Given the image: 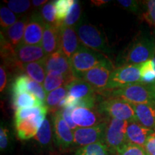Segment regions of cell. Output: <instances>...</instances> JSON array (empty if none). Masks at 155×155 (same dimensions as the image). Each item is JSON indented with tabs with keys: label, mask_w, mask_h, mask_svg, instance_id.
I'll return each mask as SVG.
<instances>
[{
	"label": "cell",
	"mask_w": 155,
	"mask_h": 155,
	"mask_svg": "<svg viewBox=\"0 0 155 155\" xmlns=\"http://www.w3.org/2000/svg\"><path fill=\"white\" fill-rule=\"evenodd\" d=\"M155 54V43L152 37L140 35L136 37L120 55L123 65H140L152 59Z\"/></svg>",
	"instance_id": "6da1fadb"
},
{
	"label": "cell",
	"mask_w": 155,
	"mask_h": 155,
	"mask_svg": "<svg viewBox=\"0 0 155 155\" xmlns=\"http://www.w3.org/2000/svg\"><path fill=\"white\" fill-rule=\"evenodd\" d=\"M99 95L106 98H120L131 104H147L155 101V91L152 85L138 83L115 90H106Z\"/></svg>",
	"instance_id": "7a4b0ae2"
},
{
	"label": "cell",
	"mask_w": 155,
	"mask_h": 155,
	"mask_svg": "<svg viewBox=\"0 0 155 155\" xmlns=\"http://www.w3.org/2000/svg\"><path fill=\"white\" fill-rule=\"evenodd\" d=\"M69 60L73 75L76 79H81L85 73L108 59L101 53L81 45Z\"/></svg>",
	"instance_id": "3957f363"
},
{
	"label": "cell",
	"mask_w": 155,
	"mask_h": 155,
	"mask_svg": "<svg viewBox=\"0 0 155 155\" xmlns=\"http://www.w3.org/2000/svg\"><path fill=\"white\" fill-rule=\"evenodd\" d=\"M96 107L98 112L106 118L129 122L137 121L132 105L120 98H106L100 101Z\"/></svg>",
	"instance_id": "277c9868"
},
{
	"label": "cell",
	"mask_w": 155,
	"mask_h": 155,
	"mask_svg": "<svg viewBox=\"0 0 155 155\" xmlns=\"http://www.w3.org/2000/svg\"><path fill=\"white\" fill-rule=\"evenodd\" d=\"M129 121L108 118L104 143L108 152L117 154L127 144V129Z\"/></svg>",
	"instance_id": "5b68a950"
},
{
	"label": "cell",
	"mask_w": 155,
	"mask_h": 155,
	"mask_svg": "<svg viewBox=\"0 0 155 155\" xmlns=\"http://www.w3.org/2000/svg\"><path fill=\"white\" fill-rule=\"evenodd\" d=\"M76 26L75 30L82 45L98 53H107L109 52L105 38L102 36L96 26L81 22Z\"/></svg>",
	"instance_id": "8992f818"
},
{
	"label": "cell",
	"mask_w": 155,
	"mask_h": 155,
	"mask_svg": "<svg viewBox=\"0 0 155 155\" xmlns=\"http://www.w3.org/2000/svg\"><path fill=\"white\" fill-rule=\"evenodd\" d=\"M138 83H140V65H121L111 73L106 90H115Z\"/></svg>",
	"instance_id": "52a82bcc"
},
{
	"label": "cell",
	"mask_w": 155,
	"mask_h": 155,
	"mask_svg": "<svg viewBox=\"0 0 155 155\" xmlns=\"http://www.w3.org/2000/svg\"><path fill=\"white\" fill-rule=\"evenodd\" d=\"M114 70V68L111 62L107 60L88 71L83 75L81 79L91 85L99 94L106 90Z\"/></svg>",
	"instance_id": "ba28073f"
},
{
	"label": "cell",
	"mask_w": 155,
	"mask_h": 155,
	"mask_svg": "<svg viewBox=\"0 0 155 155\" xmlns=\"http://www.w3.org/2000/svg\"><path fill=\"white\" fill-rule=\"evenodd\" d=\"M54 134V140L56 144L60 148H69L74 144V134L63 119L62 116L61 109L55 112L52 118Z\"/></svg>",
	"instance_id": "9c48e42d"
},
{
	"label": "cell",
	"mask_w": 155,
	"mask_h": 155,
	"mask_svg": "<svg viewBox=\"0 0 155 155\" xmlns=\"http://www.w3.org/2000/svg\"><path fill=\"white\" fill-rule=\"evenodd\" d=\"M106 121L107 120L92 127L77 128L73 131L74 144L82 147L97 142H104Z\"/></svg>",
	"instance_id": "30bf717a"
},
{
	"label": "cell",
	"mask_w": 155,
	"mask_h": 155,
	"mask_svg": "<svg viewBox=\"0 0 155 155\" xmlns=\"http://www.w3.org/2000/svg\"><path fill=\"white\" fill-rule=\"evenodd\" d=\"M46 56L41 45H30L20 43L15 49V61L17 70L21 71L23 64L42 61Z\"/></svg>",
	"instance_id": "8fae6325"
},
{
	"label": "cell",
	"mask_w": 155,
	"mask_h": 155,
	"mask_svg": "<svg viewBox=\"0 0 155 155\" xmlns=\"http://www.w3.org/2000/svg\"><path fill=\"white\" fill-rule=\"evenodd\" d=\"M73 121L79 128H88L105 122L108 118L101 115L97 107L94 108H75L71 114Z\"/></svg>",
	"instance_id": "7c38bea8"
},
{
	"label": "cell",
	"mask_w": 155,
	"mask_h": 155,
	"mask_svg": "<svg viewBox=\"0 0 155 155\" xmlns=\"http://www.w3.org/2000/svg\"><path fill=\"white\" fill-rule=\"evenodd\" d=\"M45 25L41 15L40 14H32L29 17L21 43L30 45H41Z\"/></svg>",
	"instance_id": "4fadbf2b"
},
{
	"label": "cell",
	"mask_w": 155,
	"mask_h": 155,
	"mask_svg": "<svg viewBox=\"0 0 155 155\" xmlns=\"http://www.w3.org/2000/svg\"><path fill=\"white\" fill-rule=\"evenodd\" d=\"M45 118L46 115H39L15 121L17 137L21 140H28L35 137Z\"/></svg>",
	"instance_id": "5bb4252c"
},
{
	"label": "cell",
	"mask_w": 155,
	"mask_h": 155,
	"mask_svg": "<svg viewBox=\"0 0 155 155\" xmlns=\"http://www.w3.org/2000/svg\"><path fill=\"white\" fill-rule=\"evenodd\" d=\"M80 45L75 27H66L63 25L60 29L59 50L70 59Z\"/></svg>",
	"instance_id": "9a60e30c"
},
{
	"label": "cell",
	"mask_w": 155,
	"mask_h": 155,
	"mask_svg": "<svg viewBox=\"0 0 155 155\" xmlns=\"http://www.w3.org/2000/svg\"><path fill=\"white\" fill-rule=\"evenodd\" d=\"M45 66L47 73L55 72L63 75H73L69 58L60 50L46 56L45 58Z\"/></svg>",
	"instance_id": "2e32d148"
},
{
	"label": "cell",
	"mask_w": 155,
	"mask_h": 155,
	"mask_svg": "<svg viewBox=\"0 0 155 155\" xmlns=\"http://www.w3.org/2000/svg\"><path fill=\"white\" fill-rule=\"evenodd\" d=\"M154 132V130L144 127L139 122H129L127 129L128 142L144 147L147 139Z\"/></svg>",
	"instance_id": "e0dca14e"
},
{
	"label": "cell",
	"mask_w": 155,
	"mask_h": 155,
	"mask_svg": "<svg viewBox=\"0 0 155 155\" xmlns=\"http://www.w3.org/2000/svg\"><path fill=\"white\" fill-rule=\"evenodd\" d=\"M131 105L135 111L137 121L144 127L155 131V101Z\"/></svg>",
	"instance_id": "ac0fdd59"
},
{
	"label": "cell",
	"mask_w": 155,
	"mask_h": 155,
	"mask_svg": "<svg viewBox=\"0 0 155 155\" xmlns=\"http://www.w3.org/2000/svg\"><path fill=\"white\" fill-rule=\"evenodd\" d=\"M60 29L61 28L45 25L41 45L46 55H50L59 50Z\"/></svg>",
	"instance_id": "d6986e66"
},
{
	"label": "cell",
	"mask_w": 155,
	"mask_h": 155,
	"mask_svg": "<svg viewBox=\"0 0 155 155\" xmlns=\"http://www.w3.org/2000/svg\"><path fill=\"white\" fill-rule=\"evenodd\" d=\"M68 95L77 99L96 95L97 92L91 85L83 79H75L67 85Z\"/></svg>",
	"instance_id": "ffe728a7"
},
{
	"label": "cell",
	"mask_w": 155,
	"mask_h": 155,
	"mask_svg": "<svg viewBox=\"0 0 155 155\" xmlns=\"http://www.w3.org/2000/svg\"><path fill=\"white\" fill-rule=\"evenodd\" d=\"M75 79L76 78L74 75H63L55 72L47 73L45 80L43 83V87L48 95V94L55 89L61 88L62 86H67Z\"/></svg>",
	"instance_id": "44dd1931"
},
{
	"label": "cell",
	"mask_w": 155,
	"mask_h": 155,
	"mask_svg": "<svg viewBox=\"0 0 155 155\" xmlns=\"http://www.w3.org/2000/svg\"><path fill=\"white\" fill-rule=\"evenodd\" d=\"M28 20V16L22 17L7 30V39L15 48L22 41Z\"/></svg>",
	"instance_id": "7402d4cb"
},
{
	"label": "cell",
	"mask_w": 155,
	"mask_h": 155,
	"mask_svg": "<svg viewBox=\"0 0 155 155\" xmlns=\"http://www.w3.org/2000/svg\"><path fill=\"white\" fill-rule=\"evenodd\" d=\"M21 71L27 73V75H28L32 80L40 84L44 83L47 75V71L45 66V59L33 63L23 64Z\"/></svg>",
	"instance_id": "603a6c76"
},
{
	"label": "cell",
	"mask_w": 155,
	"mask_h": 155,
	"mask_svg": "<svg viewBox=\"0 0 155 155\" xmlns=\"http://www.w3.org/2000/svg\"><path fill=\"white\" fill-rule=\"evenodd\" d=\"M12 103L13 106L16 108V110L19 108L46 106L45 103L30 93H22L13 95Z\"/></svg>",
	"instance_id": "cb8c5ba5"
},
{
	"label": "cell",
	"mask_w": 155,
	"mask_h": 155,
	"mask_svg": "<svg viewBox=\"0 0 155 155\" xmlns=\"http://www.w3.org/2000/svg\"><path fill=\"white\" fill-rule=\"evenodd\" d=\"M68 95L67 86H62L61 88L55 89L47 95L45 101V105L48 109L54 113L60 110V104L65 99Z\"/></svg>",
	"instance_id": "d4e9b609"
},
{
	"label": "cell",
	"mask_w": 155,
	"mask_h": 155,
	"mask_svg": "<svg viewBox=\"0 0 155 155\" xmlns=\"http://www.w3.org/2000/svg\"><path fill=\"white\" fill-rule=\"evenodd\" d=\"M52 127L49 119L47 117L44 119L41 127L35 136V139L41 147L46 148L50 147L52 144Z\"/></svg>",
	"instance_id": "484cf974"
},
{
	"label": "cell",
	"mask_w": 155,
	"mask_h": 155,
	"mask_svg": "<svg viewBox=\"0 0 155 155\" xmlns=\"http://www.w3.org/2000/svg\"><path fill=\"white\" fill-rule=\"evenodd\" d=\"M72 155H110V152L104 142H97L80 147Z\"/></svg>",
	"instance_id": "4316f807"
},
{
	"label": "cell",
	"mask_w": 155,
	"mask_h": 155,
	"mask_svg": "<svg viewBox=\"0 0 155 155\" xmlns=\"http://www.w3.org/2000/svg\"><path fill=\"white\" fill-rule=\"evenodd\" d=\"M48 108L47 106H35L30 108H24L17 109L15 112V121L22 120L27 118L32 117L34 116L46 115L48 113Z\"/></svg>",
	"instance_id": "83f0119b"
},
{
	"label": "cell",
	"mask_w": 155,
	"mask_h": 155,
	"mask_svg": "<svg viewBox=\"0 0 155 155\" xmlns=\"http://www.w3.org/2000/svg\"><path fill=\"white\" fill-rule=\"evenodd\" d=\"M140 83L146 85L155 83V69L152 59L140 64Z\"/></svg>",
	"instance_id": "f1b7e54d"
},
{
	"label": "cell",
	"mask_w": 155,
	"mask_h": 155,
	"mask_svg": "<svg viewBox=\"0 0 155 155\" xmlns=\"http://www.w3.org/2000/svg\"><path fill=\"white\" fill-rule=\"evenodd\" d=\"M55 3L58 24V26L61 28L74 3V0H57L55 1Z\"/></svg>",
	"instance_id": "f546056e"
},
{
	"label": "cell",
	"mask_w": 155,
	"mask_h": 155,
	"mask_svg": "<svg viewBox=\"0 0 155 155\" xmlns=\"http://www.w3.org/2000/svg\"><path fill=\"white\" fill-rule=\"evenodd\" d=\"M40 15H41L42 18L45 22V24L61 28V27L58 26V24L55 1L50 2H48L47 4H45L41 8Z\"/></svg>",
	"instance_id": "4dcf8cb0"
},
{
	"label": "cell",
	"mask_w": 155,
	"mask_h": 155,
	"mask_svg": "<svg viewBox=\"0 0 155 155\" xmlns=\"http://www.w3.org/2000/svg\"><path fill=\"white\" fill-rule=\"evenodd\" d=\"M25 93H30V94L34 95L41 101L45 104L47 93L45 91L43 86H42V84H40L36 81L32 80L30 78H29L26 85H25Z\"/></svg>",
	"instance_id": "1f68e13d"
},
{
	"label": "cell",
	"mask_w": 155,
	"mask_h": 155,
	"mask_svg": "<svg viewBox=\"0 0 155 155\" xmlns=\"http://www.w3.org/2000/svg\"><path fill=\"white\" fill-rule=\"evenodd\" d=\"M81 14V7L80 2L74 0V3L71 7L68 16L63 22V26L75 27V25L79 20Z\"/></svg>",
	"instance_id": "d6a6232c"
},
{
	"label": "cell",
	"mask_w": 155,
	"mask_h": 155,
	"mask_svg": "<svg viewBox=\"0 0 155 155\" xmlns=\"http://www.w3.org/2000/svg\"><path fill=\"white\" fill-rule=\"evenodd\" d=\"M17 22V16L11 9L7 7H2L0 9V23L3 29H8Z\"/></svg>",
	"instance_id": "836d02e7"
},
{
	"label": "cell",
	"mask_w": 155,
	"mask_h": 155,
	"mask_svg": "<svg viewBox=\"0 0 155 155\" xmlns=\"http://www.w3.org/2000/svg\"><path fill=\"white\" fill-rule=\"evenodd\" d=\"M7 4L9 9L17 14L25 12L31 6V2L26 0H10L7 2Z\"/></svg>",
	"instance_id": "e575fe53"
},
{
	"label": "cell",
	"mask_w": 155,
	"mask_h": 155,
	"mask_svg": "<svg viewBox=\"0 0 155 155\" xmlns=\"http://www.w3.org/2000/svg\"><path fill=\"white\" fill-rule=\"evenodd\" d=\"M146 12L142 15V19L155 28V0L146 2Z\"/></svg>",
	"instance_id": "d590c367"
},
{
	"label": "cell",
	"mask_w": 155,
	"mask_h": 155,
	"mask_svg": "<svg viewBox=\"0 0 155 155\" xmlns=\"http://www.w3.org/2000/svg\"><path fill=\"white\" fill-rule=\"evenodd\" d=\"M117 155H148L144 147L131 143H127Z\"/></svg>",
	"instance_id": "8d00e7d4"
},
{
	"label": "cell",
	"mask_w": 155,
	"mask_h": 155,
	"mask_svg": "<svg viewBox=\"0 0 155 155\" xmlns=\"http://www.w3.org/2000/svg\"><path fill=\"white\" fill-rule=\"evenodd\" d=\"M74 108H75L73 107H65L61 108V113L63 119L65 120V121L66 122L67 124L68 125L70 129L73 131L75 130L77 128H78L75 124L74 122L73 121L72 116H71V114H72V112L73 110H74Z\"/></svg>",
	"instance_id": "74e56055"
},
{
	"label": "cell",
	"mask_w": 155,
	"mask_h": 155,
	"mask_svg": "<svg viewBox=\"0 0 155 155\" xmlns=\"http://www.w3.org/2000/svg\"><path fill=\"white\" fill-rule=\"evenodd\" d=\"M9 138V130L5 127L2 125L0 128V149H1L2 152L5 150L8 147Z\"/></svg>",
	"instance_id": "f35d334b"
},
{
	"label": "cell",
	"mask_w": 155,
	"mask_h": 155,
	"mask_svg": "<svg viewBox=\"0 0 155 155\" xmlns=\"http://www.w3.org/2000/svg\"><path fill=\"white\" fill-rule=\"evenodd\" d=\"M118 3L121 5L124 8L131 12H137L139 10V2L134 0H119Z\"/></svg>",
	"instance_id": "ab89813d"
},
{
	"label": "cell",
	"mask_w": 155,
	"mask_h": 155,
	"mask_svg": "<svg viewBox=\"0 0 155 155\" xmlns=\"http://www.w3.org/2000/svg\"><path fill=\"white\" fill-rule=\"evenodd\" d=\"M144 149L148 155H155V131L147 139Z\"/></svg>",
	"instance_id": "60d3db41"
},
{
	"label": "cell",
	"mask_w": 155,
	"mask_h": 155,
	"mask_svg": "<svg viewBox=\"0 0 155 155\" xmlns=\"http://www.w3.org/2000/svg\"><path fill=\"white\" fill-rule=\"evenodd\" d=\"M0 91L2 92L5 91V87L7 86V72H6L5 65H1L0 67Z\"/></svg>",
	"instance_id": "b9f144b4"
},
{
	"label": "cell",
	"mask_w": 155,
	"mask_h": 155,
	"mask_svg": "<svg viewBox=\"0 0 155 155\" xmlns=\"http://www.w3.org/2000/svg\"><path fill=\"white\" fill-rule=\"evenodd\" d=\"M91 2L92 5L97 6V7H100L103 5L110 2V1H108V0H95V1H91Z\"/></svg>",
	"instance_id": "7bdbcfd3"
},
{
	"label": "cell",
	"mask_w": 155,
	"mask_h": 155,
	"mask_svg": "<svg viewBox=\"0 0 155 155\" xmlns=\"http://www.w3.org/2000/svg\"><path fill=\"white\" fill-rule=\"evenodd\" d=\"M48 2V1H47V0H38V1H36V0H33V1H32V4L36 7H40V6H41V5L44 6L45 4H47Z\"/></svg>",
	"instance_id": "ee69618b"
},
{
	"label": "cell",
	"mask_w": 155,
	"mask_h": 155,
	"mask_svg": "<svg viewBox=\"0 0 155 155\" xmlns=\"http://www.w3.org/2000/svg\"><path fill=\"white\" fill-rule=\"evenodd\" d=\"M152 61H153V64H154V69H155V54H154V57H153V58H152Z\"/></svg>",
	"instance_id": "f6af8a7d"
}]
</instances>
